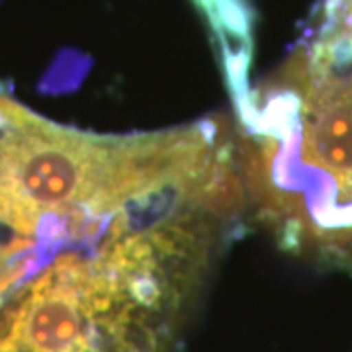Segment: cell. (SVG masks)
<instances>
[{"label": "cell", "instance_id": "1", "mask_svg": "<svg viewBox=\"0 0 352 352\" xmlns=\"http://www.w3.org/2000/svg\"><path fill=\"white\" fill-rule=\"evenodd\" d=\"M233 155L215 122L96 135L57 126L0 94V263L96 239L113 215L214 173Z\"/></svg>", "mask_w": 352, "mask_h": 352}, {"label": "cell", "instance_id": "2", "mask_svg": "<svg viewBox=\"0 0 352 352\" xmlns=\"http://www.w3.org/2000/svg\"><path fill=\"white\" fill-rule=\"evenodd\" d=\"M75 247L0 303V352H170L200 268L124 215Z\"/></svg>", "mask_w": 352, "mask_h": 352}, {"label": "cell", "instance_id": "3", "mask_svg": "<svg viewBox=\"0 0 352 352\" xmlns=\"http://www.w3.org/2000/svg\"><path fill=\"white\" fill-rule=\"evenodd\" d=\"M239 116L243 184L280 243L352 264V61H296Z\"/></svg>", "mask_w": 352, "mask_h": 352}, {"label": "cell", "instance_id": "4", "mask_svg": "<svg viewBox=\"0 0 352 352\" xmlns=\"http://www.w3.org/2000/svg\"><path fill=\"white\" fill-rule=\"evenodd\" d=\"M41 266L43 264L36 256H28L10 264H0V298L10 286L18 284L22 278L30 276L36 268H41Z\"/></svg>", "mask_w": 352, "mask_h": 352}]
</instances>
